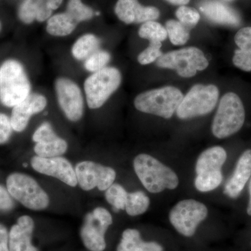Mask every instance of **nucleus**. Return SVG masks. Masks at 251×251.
Masks as SVG:
<instances>
[{
    "label": "nucleus",
    "mask_w": 251,
    "mask_h": 251,
    "mask_svg": "<svg viewBox=\"0 0 251 251\" xmlns=\"http://www.w3.org/2000/svg\"><path fill=\"white\" fill-rule=\"evenodd\" d=\"M100 41L94 34H84L80 36L72 48L73 57L78 61H85L100 48Z\"/></svg>",
    "instance_id": "5701e85b"
},
{
    "label": "nucleus",
    "mask_w": 251,
    "mask_h": 251,
    "mask_svg": "<svg viewBox=\"0 0 251 251\" xmlns=\"http://www.w3.org/2000/svg\"><path fill=\"white\" fill-rule=\"evenodd\" d=\"M111 56L107 51L99 49L84 61V67L87 72L95 73L107 67Z\"/></svg>",
    "instance_id": "c756f323"
},
{
    "label": "nucleus",
    "mask_w": 251,
    "mask_h": 251,
    "mask_svg": "<svg viewBox=\"0 0 251 251\" xmlns=\"http://www.w3.org/2000/svg\"><path fill=\"white\" fill-rule=\"evenodd\" d=\"M172 4L179 5V6H184L189 2L190 0H166Z\"/></svg>",
    "instance_id": "4c0bfd02"
},
{
    "label": "nucleus",
    "mask_w": 251,
    "mask_h": 251,
    "mask_svg": "<svg viewBox=\"0 0 251 251\" xmlns=\"http://www.w3.org/2000/svg\"><path fill=\"white\" fill-rule=\"evenodd\" d=\"M0 251H10L7 229L0 224Z\"/></svg>",
    "instance_id": "e433bc0d"
},
{
    "label": "nucleus",
    "mask_w": 251,
    "mask_h": 251,
    "mask_svg": "<svg viewBox=\"0 0 251 251\" xmlns=\"http://www.w3.org/2000/svg\"><path fill=\"white\" fill-rule=\"evenodd\" d=\"M1 30V21H0V31Z\"/></svg>",
    "instance_id": "ea45409f"
},
{
    "label": "nucleus",
    "mask_w": 251,
    "mask_h": 251,
    "mask_svg": "<svg viewBox=\"0 0 251 251\" xmlns=\"http://www.w3.org/2000/svg\"><path fill=\"white\" fill-rule=\"evenodd\" d=\"M161 41H150V45L143 52H140L138 57V62L142 65L151 64L163 55L161 51Z\"/></svg>",
    "instance_id": "7c9ffc66"
},
{
    "label": "nucleus",
    "mask_w": 251,
    "mask_h": 251,
    "mask_svg": "<svg viewBox=\"0 0 251 251\" xmlns=\"http://www.w3.org/2000/svg\"><path fill=\"white\" fill-rule=\"evenodd\" d=\"M200 9L208 19L218 24L238 26L241 23L239 14L218 0H203Z\"/></svg>",
    "instance_id": "aec40b11"
},
{
    "label": "nucleus",
    "mask_w": 251,
    "mask_h": 251,
    "mask_svg": "<svg viewBox=\"0 0 251 251\" xmlns=\"http://www.w3.org/2000/svg\"><path fill=\"white\" fill-rule=\"evenodd\" d=\"M77 25L65 11L54 15L48 20L46 31L50 35L63 37L72 34Z\"/></svg>",
    "instance_id": "4be33fe9"
},
{
    "label": "nucleus",
    "mask_w": 251,
    "mask_h": 251,
    "mask_svg": "<svg viewBox=\"0 0 251 251\" xmlns=\"http://www.w3.org/2000/svg\"><path fill=\"white\" fill-rule=\"evenodd\" d=\"M219 97V89L215 85H194L183 98L176 115L181 120H189L210 113L215 108Z\"/></svg>",
    "instance_id": "6e6552de"
},
{
    "label": "nucleus",
    "mask_w": 251,
    "mask_h": 251,
    "mask_svg": "<svg viewBox=\"0 0 251 251\" xmlns=\"http://www.w3.org/2000/svg\"><path fill=\"white\" fill-rule=\"evenodd\" d=\"M176 16L178 21L190 29L194 27L199 22L200 16L197 10L186 6H181L176 10Z\"/></svg>",
    "instance_id": "2f4dec72"
},
{
    "label": "nucleus",
    "mask_w": 251,
    "mask_h": 251,
    "mask_svg": "<svg viewBox=\"0 0 251 251\" xmlns=\"http://www.w3.org/2000/svg\"><path fill=\"white\" fill-rule=\"evenodd\" d=\"M165 27L170 40L175 46L184 45L189 39L191 29L179 21L170 20L167 21Z\"/></svg>",
    "instance_id": "393cba45"
},
{
    "label": "nucleus",
    "mask_w": 251,
    "mask_h": 251,
    "mask_svg": "<svg viewBox=\"0 0 251 251\" xmlns=\"http://www.w3.org/2000/svg\"><path fill=\"white\" fill-rule=\"evenodd\" d=\"M117 251H163V248L156 242H144L137 229H126L122 234Z\"/></svg>",
    "instance_id": "412c9836"
},
{
    "label": "nucleus",
    "mask_w": 251,
    "mask_h": 251,
    "mask_svg": "<svg viewBox=\"0 0 251 251\" xmlns=\"http://www.w3.org/2000/svg\"><path fill=\"white\" fill-rule=\"evenodd\" d=\"M128 193L119 184H113L105 191V199L113 206L114 210H125Z\"/></svg>",
    "instance_id": "c85d7f7f"
},
{
    "label": "nucleus",
    "mask_w": 251,
    "mask_h": 251,
    "mask_svg": "<svg viewBox=\"0 0 251 251\" xmlns=\"http://www.w3.org/2000/svg\"><path fill=\"white\" fill-rule=\"evenodd\" d=\"M59 107L71 122H77L84 113V100L79 86L67 77H60L54 82Z\"/></svg>",
    "instance_id": "ddd939ff"
},
{
    "label": "nucleus",
    "mask_w": 251,
    "mask_h": 251,
    "mask_svg": "<svg viewBox=\"0 0 251 251\" xmlns=\"http://www.w3.org/2000/svg\"><path fill=\"white\" fill-rule=\"evenodd\" d=\"M33 169L41 174L57 178L72 187L77 186L75 169L70 162L62 156L44 158L34 156L31 159Z\"/></svg>",
    "instance_id": "4468645a"
},
{
    "label": "nucleus",
    "mask_w": 251,
    "mask_h": 251,
    "mask_svg": "<svg viewBox=\"0 0 251 251\" xmlns=\"http://www.w3.org/2000/svg\"><path fill=\"white\" fill-rule=\"evenodd\" d=\"M31 86L25 69L16 59H8L0 65V103L14 108L31 94Z\"/></svg>",
    "instance_id": "f257e3e1"
},
{
    "label": "nucleus",
    "mask_w": 251,
    "mask_h": 251,
    "mask_svg": "<svg viewBox=\"0 0 251 251\" xmlns=\"http://www.w3.org/2000/svg\"><path fill=\"white\" fill-rule=\"evenodd\" d=\"M184 96L176 87L167 86L148 91L135 97V108L144 113L170 119L179 108Z\"/></svg>",
    "instance_id": "7ed1b4c3"
},
{
    "label": "nucleus",
    "mask_w": 251,
    "mask_h": 251,
    "mask_svg": "<svg viewBox=\"0 0 251 251\" xmlns=\"http://www.w3.org/2000/svg\"><path fill=\"white\" fill-rule=\"evenodd\" d=\"M34 223L29 216H23L11 227L9 234L10 251H38L31 244Z\"/></svg>",
    "instance_id": "a211bd4d"
},
{
    "label": "nucleus",
    "mask_w": 251,
    "mask_h": 251,
    "mask_svg": "<svg viewBox=\"0 0 251 251\" xmlns=\"http://www.w3.org/2000/svg\"><path fill=\"white\" fill-rule=\"evenodd\" d=\"M48 100L45 96L39 93H31L21 103L13 108L11 122L13 129L22 132L27 128L31 116L45 110Z\"/></svg>",
    "instance_id": "dca6fc26"
},
{
    "label": "nucleus",
    "mask_w": 251,
    "mask_h": 251,
    "mask_svg": "<svg viewBox=\"0 0 251 251\" xmlns=\"http://www.w3.org/2000/svg\"><path fill=\"white\" fill-rule=\"evenodd\" d=\"M32 140L36 143L34 150L38 156H61L68 150L67 142L57 135L49 122H44L38 127L32 135Z\"/></svg>",
    "instance_id": "2eb2a0df"
},
{
    "label": "nucleus",
    "mask_w": 251,
    "mask_h": 251,
    "mask_svg": "<svg viewBox=\"0 0 251 251\" xmlns=\"http://www.w3.org/2000/svg\"><path fill=\"white\" fill-rule=\"evenodd\" d=\"M6 187L11 196L31 210H44L49 205L47 193L34 178L27 175H10L6 180Z\"/></svg>",
    "instance_id": "0eeeda50"
},
{
    "label": "nucleus",
    "mask_w": 251,
    "mask_h": 251,
    "mask_svg": "<svg viewBox=\"0 0 251 251\" xmlns=\"http://www.w3.org/2000/svg\"><path fill=\"white\" fill-rule=\"evenodd\" d=\"M249 193H250V201H249V206L247 208V214L251 216V179L250 184H249Z\"/></svg>",
    "instance_id": "58836bf2"
},
{
    "label": "nucleus",
    "mask_w": 251,
    "mask_h": 251,
    "mask_svg": "<svg viewBox=\"0 0 251 251\" xmlns=\"http://www.w3.org/2000/svg\"><path fill=\"white\" fill-rule=\"evenodd\" d=\"M207 215L208 209L204 204L195 200H184L171 209L169 219L172 226L179 233L191 237Z\"/></svg>",
    "instance_id": "9d476101"
},
{
    "label": "nucleus",
    "mask_w": 251,
    "mask_h": 251,
    "mask_svg": "<svg viewBox=\"0 0 251 251\" xmlns=\"http://www.w3.org/2000/svg\"><path fill=\"white\" fill-rule=\"evenodd\" d=\"M115 12L120 21L128 25L154 21L160 16L157 8L142 6L138 0H118Z\"/></svg>",
    "instance_id": "f3484780"
},
{
    "label": "nucleus",
    "mask_w": 251,
    "mask_h": 251,
    "mask_svg": "<svg viewBox=\"0 0 251 251\" xmlns=\"http://www.w3.org/2000/svg\"><path fill=\"white\" fill-rule=\"evenodd\" d=\"M251 176V150H248L238 160L233 175L225 186V194L232 199L239 197Z\"/></svg>",
    "instance_id": "6ab92c4d"
},
{
    "label": "nucleus",
    "mask_w": 251,
    "mask_h": 251,
    "mask_svg": "<svg viewBox=\"0 0 251 251\" xmlns=\"http://www.w3.org/2000/svg\"><path fill=\"white\" fill-rule=\"evenodd\" d=\"M233 64L239 69L244 72H251V53L242 50L234 51Z\"/></svg>",
    "instance_id": "72a5a7b5"
},
{
    "label": "nucleus",
    "mask_w": 251,
    "mask_h": 251,
    "mask_svg": "<svg viewBox=\"0 0 251 251\" xmlns=\"http://www.w3.org/2000/svg\"><path fill=\"white\" fill-rule=\"evenodd\" d=\"M245 121V110L237 94L229 92L220 100L219 108L211 125V131L219 139L237 133Z\"/></svg>",
    "instance_id": "20e7f679"
},
{
    "label": "nucleus",
    "mask_w": 251,
    "mask_h": 251,
    "mask_svg": "<svg viewBox=\"0 0 251 251\" xmlns=\"http://www.w3.org/2000/svg\"><path fill=\"white\" fill-rule=\"evenodd\" d=\"M156 65L160 68L174 69L180 76L191 77L194 76L198 71L206 69L209 62L201 50L188 47L163 54L157 59Z\"/></svg>",
    "instance_id": "1a4fd4ad"
},
{
    "label": "nucleus",
    "mask_w": 251,
    "mask_h": 251,
    "mask_svg": "<svg viewBox=\"0 0 251 251\" xmlns=\"http://www.w3.org/2000/svg\"><path fill=\"white\" fill-rule=\"evenodd\" d=\"M42 0H24L18 9V18L24 24L29 25L36 21Z\"/></svg>",
    "instance_id": "cd10ccee"
},
{
    "label": "nucleus",
    "mask_w": 251,
    "mask_h": 251,
    "mask_svg": "<svg viewBox=\"0 0 251 251\" xmlns=\"http://www.w3.org/2000/svg\"><path fill=\"white\" fill-rule=\"evenodd\" d=\"M227 1H231V0H227Z\"/></svg>",
    "instance_id": "a19ab883"
},
{
    "label": "nucleus",
    "mask_w": 251,
    "mask_h": 251,
    "mask_svg": "<svg viewBox=\"0 0 251 251\" xmlns=\"http://www.w3.org/2000/svg\"><path fill=\"white\" fill-rule=\"evenodd\" d=\"M112 224L110 213L103 207L95 208L85 216L80 236L85 247L91 251H103L106 248L105 234Z\"/></svg>",
    "instance_id": "9b49d317"
},
{
    "label": "nucleus",
    "mask_w": 251,
    "mask_h": 251,
    "mask_svg": "<svg viewBox=\"0 0 251 251\" xmlns=\"http://www.w3.org/2000/svg\"><path fill=\"white\" fill-rule=\"evenodd\" d=\"M133 168L144 187L150 192L158 193L166 189H175L179 184L176 173L150 155H138L133 161Z\"/></svg>",
    "instance_id": "f03ea898"
},
{
    "label": "nucleus",
    "mask_w": 251,
    "mask_h": 251,
    "mask_svg": "<svg viewBox=\"0 0 251 251\" xmlns=\"http://www.w3.org/2000/svg\"><path fill=\"white\" fill-rule=\"evenodd\" d=\"M14 205V202L9 191L0 185V211L11 210Z\"/></svg>",
    "instance_id": "c9c22d12"
},
{
    "label": "nucleus",
    "mask_w": 251,
    "mask_h": 251,
    "mask_svg": "<svg viewBox=\"0 0 251 251\" xmlns=\"http://www.w3.org/2000/svg\"><path fill=\"white\" fill-rule=\"evenodd\" d=\"M138 35L143 39L149 41L156 40L163 41L166 40L168 33L166 27L160 23L155 21H148L142 25L138 30Z\"/></svg>",
    "instance_id": "bb28decb"
},
{
    "label": "nucleus",
    "mask_w": 251,
    "mask_h": 251,
    "mask_svg": "<svg viewBox=\"0 0 251 251\" xmlns=\"http://www.w3.org/2000/svg\"><path fill=\"white\" fill-rule=\"evenodd\" d=\"M234 41L239 49L251 53V27L239 29L234 37Z\"/></svg>",
    "instance_id": "473e14b6"
},
{
    "label": "nucleus",
    "mask_w": 251,
    "mask_h": 251,
    "mask_svg": "<svg viewBox=\"0 0 251 251\" xmlns=\"http://www.w3.org/2000/svg\"><path fill=\"white\" fill-rule=\"evenodd\" d=\"M77 184L84 191H90L97 187L100 191H106L113 184L116 172L110 167L93 161H82L75 168Z\"/></svg>",
    "instance_id": "f8f14e48"
},
{
    "label": "nucleus",
    "mask_w": 251,
    "mask_h": 251,
    "mask_svg": "<svg viewBox=\"0 0 251 251\" xmlns=\"http://www.w3.org/2000/svg\"><path fill=\"white\" fill-rule=\"evenodd\" d=\"M122 82L121 73L115 67H106L92 73L84 83L86 100L90 109L101 108Z\"/></svg>",
    "instance_id": "423d86ee"
},
{
    "label": "nucleus",
    "mask_w": 251,
    "mask_h": 251,
    "mask_svg": "<svg viewBox=\"0 0 251 251\" xmlns=\"http://www.w3.org/2000/svg\"><path fill=\"white\" fill-rule=\"evenodd\" d=\"M13 130L10 117L0 112V145L6 143L9 140Z\"/></svg>",
    "instance_id": "f704fd0d"
},
{
    "label": "nucleus",
    "mask_w": 251,
    "mask_h": 251,
    "mask_svg": "<svg viewBox=\"0 0 251 251\" xmlns=\"http://www.w3.org/2000/svg\"><path fill=\"white\" fill-rule=\"evenodd\" d=\"M227 159V153L221 147L207 149L198 157L196 165L197 176L195 186L201 192L215 190L222 183V167Z\"/></svg>",
    "instance_id": "39448f33"
},
{
    "label": "nucleus",
    "mask_w": 251,
    "mask_h": 251,
    "mask_svg": "<svg viewBox=\"0 0 251 251\" xmlns=\"http://www.w3.org/2000/svg\"><path fill=\"white\" fill-rule=\"evenodd\" d=\"M150 204V198L143 191H135L128 193L125 210L128 215L139 216L146 212Z\"/></svg>",
    "instance_id": "b1692460"
},
{
    "label": "nucleus",
    "mask_w": 251,
    "mask_h": 251,
    "mask_svg": "<svg viewBox=\"0 0 251 251\" xmlns=\"http://www.w3.org/2000/svg\"><path fill=\"white\" fill-rule=\"evenodd\" d=\"M66 12L77 24L90 21L95 15L94 10L82 3V0H69Z\"/></svg>",
    "instance_id": "a878e982"
}]
</instances>
